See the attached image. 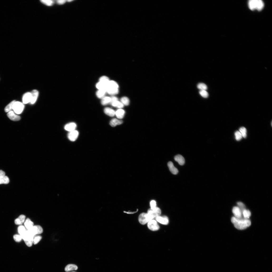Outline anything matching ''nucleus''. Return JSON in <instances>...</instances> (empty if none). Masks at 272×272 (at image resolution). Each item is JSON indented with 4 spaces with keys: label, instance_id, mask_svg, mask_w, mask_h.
<instances>
[{
    "label": "nucleus",
    "instance_id": "nucleus-1",
    "mask_svg": "<svg viewBox=\"0 0 272 272\" xmlns=\"http://www.w3.org/2000/svg\"><path fill=\"white\" fill-rule=\"evenodd\" d=\"M231 221L236 228L240 230L246 229L251 224L250 220L248 219H238L234 217L232 218Z\"/></svg>",
    "mask_w": 272,
    "mask_h": 272
},
{
    "label": "nucleus",
    "instance_id": "nucleus-2",
    "mask_svg": "<svg viewBox=\"0 0 272 272\" xmlns=\"http://www.w3.org/2000/svg\"><path fill=\"white\" fill-rule=\"evenodd\" d=\"M264 4L261 0H250L248 2V6L251 10H262L264 6Z\"/></svg>",
    "mask_w": 272,
    "mask_h": 272
},
{
    "label": "nucleus",
    "instance_id": "nucleus-3",
    "mask_svg": "<svg viewBox=\"0 0 272 272\" xmlns=\"http://www.w3.org/2000/svg\"><path fill=\"white\" fill-rule=\"evenodd\" d=\"M35 236L31 234L27 230L22 237L27 246L29 247H30L33 243V238Z\"/></svg>",
    "mask_w": 272,
    "mask_h": 272
},
{
    "label": "nucleus",
    "instance_id": "nucleus-4",
    "mask_svg": "<svg viewBox=\"0 0 272 272\" xmlns=\"http://www.w3.org/2000/svg\"><path fill=\"white\" fill-rule=\"evenodd\" d=\"M24 107V104L21 102L15 101L13 105L12 109L17 114H20L23 111Z\"/></svg>",
    "mask_w": 272,
    "mask_h": 272
},
{
    "label": "nucleus",
    "instance_id": "nucleus-5",
    "mask_svg": "<svg viewBox=\"0 0 272 272\" xmlns=\"http://www.w3.org/2000/svg\"><path fill=\"white\" fill-rule=\"evenodd\" d=\"M153 219L147 213H142L140 214L139 220L140 223L144 225L146 224Z\"/></svg>",
    "mask_w": 272,
    "mask_h": 272
},
{
    "label": "nucleus",
    "instance_id": "nucleus-6",
    "mask_svg": "<svg viewBox=\"0 0 272 272\" xmlns=\"http://www.w3.org/2000/svg\"><path fill=\"white\" fill-rule=\"evenodd\" d=\"M27 230L33 236L39 234L43 232V229L42 227L39 225L34 226Z\"/></svg>",
    "mask_w": 272,
    "mask_h": 272
},
{
    "label": "nucleus",
    "instance_id": "nucleus-7",
    "mask_svg": "<svg viewBox=\"0 0 272 272\" xmlns=\"http://www.w3.org/2000/svg\"><path fill=\"white\" fill-rule=\"evenodd\" d=\"M147 214L153 219L159 216L161 214V211L160 208L156 207L154 209H149Z\"/></svg>",
    "mask_w": 272,
    "mask_h": 272
},
{
    "label": "nucleus",
    "instance_id": "nucleus-8",
    "mask_svg": "<svg viewBox=\"0 0 272 272\" xmlns=\"http://www.w3.org/2000/svg\"><path fill=\"white\" fill-rule=\"evenodd\" d=\"M148 227L151 230L155 231L159 230L160 228L159 225L157 224L156 221L152 220L148 223Z\"/></svg>",
    "mask_w": 272,
    "mask_h": 272
},
{
    "label": "nucleus",
    "instance_id": "nucleus-9",
    "mask_svg": "<svg viewBox=\"0 0 272 272\" xmlns=\"http://www.w3.org/2000/svg\"><path fill=\"white\" fill-rule=\"evenodd\" d=\"M79 135L78 131L75 130L69 132L68 135V137L72 141H74L78 138Z\"/></svg>",
    "mask_w": 272,
    "mask_h": 272
},
{
    "label": "nucleus",
    "instance_id": "nucleus-10",
    "mask_svg": "<svg viewBox=\"0 0 272 272\" xmlns=\"http://www.w3.org/2000/svg\"><path fill=\"white\" fill-rule=\"evenodd\" d=\"M7 116L10 120L13 121H18L20 120L21 118L20 116L15 114L12 111L8 112Z\"/></svg>",
    "mask_w": 272,
    "mask_h": 272
},
{
    "label": "nucleus",
    "instance_id": "nucleus-11",
    "mask_svg": "<svg viewBox=\"0 0 272 272\" xmlns=\"http://www.w3.org/2000/svg\"><path fill=\"white\" fill-rule=\"evenodd\" d=\"M77 125L74 122H70L66 125L64 126V129L66 131L70 132L75 130Z\"/></svg>",
    "mask_w": 272,
    "mask_h": 272
},
{
    "label": "nucleus",
    "instance_id": "nucleus-12",
    "mask_svg": "<svg viewBox=\"0 0 272 272\" xmlns=\"http://www.w3.org/2000/svg\"><path fill=\"white\" fill-rule=\"evenodd\" d=\"M31 99V92H27L25 93L23 97V103L24 104H27L30 103Z\"/></svg>",
    "mask_w": 272,
    "mask_h": 272
},
{
    "label": "nucleus",
    "instance_id": "nucleus-13",
    "mask_svg": "<svg viewBox=\"0 0 272 272\" xmlns=\"http://www.w3.org/2000/svg\"><path fill=\"white\" fill-rule=\"evenodd\" d=\"M31 93V99L30 103L31 104H33L35 103L38 99L39 92L37 90H33Z\"/></svg>",
    "mask_w": 272,
    "mask_h": 272
},
{
    "label": "nucleus",
    "instance_id": "nucleus-14",
    "mask_svg": "<svg viewBox=\"0 0 272 272\" xmlns=\"http://www.w3.org/2000/svg\"><path fill=\"white\" fill-rule=\"evenodd\" d=\"M232 211L235 218L238 219L241 218L242 212L238 207H234Z\"/></svg>",
    "mask_w": 272,
    "mask_h": 272
},
{
    "label": "nucleus",
    "instance_id": "nucleus-15",
    "mask_svg": "<svg viewBox=\"0 0 272 272\" xmlns=\"http://www.w3.org/2000/svg\"><path fill=\"white\" fill-rule=\"evenodd\" d=\"M156 219L159 222L164 225H167L169 222V219L166 216H158L156 218Z\"/></svg>",
    "mask_w": 272,
    "mask_h": 272
},
{
    "label": "nucleus",
    "instance_id": "nucleus-16",
    "mask_svg": "<svg viewBox=\"0 0 272 272\" xmlns=\"http://www.w3.org/2000/svg\"><path fill=\"white\" fill-rule=\"evenodd\" d=\"M168 166L170 170L174 175H176L178 172V169L174 165L171 161H169L168 164Z\"/></svg>",
    "mask_w": 272,
    "mask_h": 272
},
{
    "label": "nucleus",
    "instance_id": "nucleus-17",
    "mask_svg": "<svg viewBox=\"0 0 272 272\" xmlns=\"http://www.w3.org/2000/svg\"><path fill=\"white\" fill-rule=\"evenodd\" d=\"M174 159L175 161L180 165H183L185 163V160L184 157L180 155H176Z\"/></svg>",
    "mask_w": 272,
    "mask_h": 272
},
{
    "label": "nucleus",
    "instance_id": "nucleus-18",
    "mask_svg": "<svg viewBox=\"0 0 272 272\" xmlns=\"http://www.w3.org/2000/svg\"><path fill=\"white\" fill-rule=\"evenodd\" d=\"M104 112L106 114L110 117H113L115 115L116 112L113 109L107 107L105 108Z\"/></svg>",
    "mask_w": 272,
    "mask_h": 272
},
{
    "label": "nucleus",
    "instance_id": "nucleus-19",
    "mask_svg": "<svg viewBox=\"0 0 272 272\" xmlns=\"http://www.w3.org/2000/svg\"><path fill=\"white\" fill-rule=\"evenodd\" d=\"M25 217L23 215H21L15 220V223L16 225H22L24 222Z\"/></svg>",
    "mask_w": 272,
    "mask_h": 272
},
{
    "label": "nucleus",
    "instance_id": "nucleus-20",
    "mask_svg": "<svg viewBox=\"0 0 272 272\" xmlns=\"http://www.w3.org/2000/svg\"><path fill=\"white\" fill-rule=\"evenodd\" d=\"M125 110L121 109L117 110L115 112V115L118 119H121L124 117L125 114Z\"/></svg>",
    "mask_w": 272,
    "mask_h": 272
},
{
    "label": "nucleus",
    "instance_id": "nucleus-21",
    "mask_svg": "<svg viewBox=\"0 0 272 272\" xmlns=\"http://www.w3.org/2000/svg\"><path fill=\"white\" fill-rule=\"evenodd\" d=\"M122 121L117 119L116 118H113L112 120L110 122V124L112 127L116 126L117 125H120L122 124Z\"/></svg>",
    "mask_w": 272,
    "mask_h": 272
},
{
    "label": "nucleus",
    "instance_id": "nucleus-22",
    "mask_svg": "<svg viewBox=\"0 0 272 272\" xmlns=\"http://www.w3.org/2000/svg\"><path fill=\"white\" fill-rule=\"evenodd\" d=\"M107 85L105 84L100 82L97 83L96 86L99 90H103L107 91Z\"/></svg>",
    "mask_w": 272,
    "mask_h": 272
},
{
    "label": "nucleus",
    "instance_id": "nucleus-23",
    "mask_svg": "<svg viewBox=\"0 0 272 272\" xmlns=\"http://www.w3.org/2000/svg\"><path fill=\"white\" fill-rule=\"evenodd\" d=\"M78 269V266L74 264H70L68 265L65 267V270L68 272L72 271L77 270Z\"/></svg>",
    "mask_w": 272,
    "mask_h": 272
},
{
    "label": "nucleus",
    "instance_id": "nucleus-24",
    "mask_svg": "<svg viewBox=\"0 0 272 272\" xmlns=\"http://www.w3.org/2000/svg\"><path fill=\"white\" fill-rule=\"evenodd\" d=\"M114 89H118L119 86L117 83L114 81H110L108 83L107 87Z\"/></svg>",
    "mask_w": 272,
    "mask_h": 272
},
{
    "label": "nucleus",
    "instance_id": "nucleus-25",
    "mask_svg": "<svg viewBox=\"0 0 272 272\" xmlns=\"http://www.w3.org/2000/svg\"><path fill=\"white\" fill-rule=\"evenodd\" d=\"M24 225L25 228H26L27 230L30 229L34 226L33 222L28 218L25 220Z\"/></svg>",
    "mask_w": 272,
    "mask_h": 272
},
{
    "label": "nucleus",
    "instance_id": "nucleus-26",
    "mask_svg": "<svg viewBox=\"0 0 272 272\" xmlns=\"http://www.w3.org/2000/svg\"><path fill=\"white\" fill-rule=\"evenodd\" d=\"M111 103L113 107H117L120 109L123 108L124 106L121 102L118 101L112 102Z\"/></svg>",
    "mask_w": 272,
    "mask_h": 272
},
{
    "label": "nucleus",
    "instance_id": "nucleus-27",
    "mask_svg": "<svg viewBox=\"0 0 272 272\" xmlns=\"http://www.w3.org/2000/svg\"><path fill=\"white\" fill-rule=\"evenodd\" d=\"M111 97H105L102 99L101 103L103 105H107L109 103H111Z\"/></svg>",
    "mask_w": 272,
    "mask_h": 272
},
{
    "label": "nucleus",
    "instance_id": "nucleus-28",
    "mask_svg": "<svg viewBox=\"0 0 272 272\" xmlns=\"http://www.w3.org/2000/svg\"><path fill=\"white\" fill-rule=\"evenodd\" d=\"M18 230L19 235L21 237L27 231L25 227L22 225H21L18 227Z\"/></svg>",
    "mask_w": 272,
    "mask_h": 272
},
{
    "label": "nucleus",
    "instance_id": "nucleus-29",
    "mask_svg": "<svg viewBox=\"0 0 272 272\" xmlns=\"http://www.w3.org/2000/svg\"><path fill=\"white\" fill-rule=\"evenodd\" d=\"M106 91L103 90H99L96 92L97 97L100 99H102L105 97Z\"/></svg>",
    "mask_w": 272,
    "mask_h": 272
},
{
    "label": "nucleus",
    "instance_id": "nucleus-30",
    "mask_svg": "<svg viewBox=\"0 0 272 272\" xmlns=\"http://www.w3.org/2000/svg\"><path fill=\"white\" fill-rule=\"evenodd\" d=\"M15 102V100L12 101L6 106L5 108V111L6 112H9L11 111L13 105Z\"/></svg>",
    "mask_w": 272,
    "mask_h": 272
},
{
    "label": "nucleus",
    "instance_id": "nucleus-31",
    "mask_svg": "<svg viewBox=\"0 0 272 272\" xmlns=\"http://www.w3.org/2000/svg\"><path fill=\"white\" fill-rule=\"evenodd\" d=\"M110 81L109 78L105 76H102L99 79L100 82L107 85Z\"/></svg>",
    "mask_w": 272,
    "mask_h": 272
},
{
    "label": "nucleus",
    "instance_id": "nucleus-32",
    "mask_svg": "<svg viewBox=\"0 0 272 272\" xmlns=\"http://www.w3.org/2000/svg\"><path fill=\"white\" fill-rule=\"evenodd\" d=\"M9 182V178L6 176L0 178V185L3 184H8Z\"/></svg>",
    "mask_w": 272,
    "mask_h": 272
},
{
    "label": "nucleus",
    "instance_id": "nucleus-33",
    "mask_svg": "<svg viewBox=\"0 0 272 272\" xmlns=\"http://www.w3.org/2000/svg\"><path fill=\"white\" fill-rule=\"evenodd\" d=\"M121 102L123 105L126 106L129 105L130 103L129 99L126 97H122Z\"/></svg>",
    "mask_w": 272,
    "mask_h": 272
},
{
    "label": "nucleus",
    "instance_id": "nucleus-34",
    "mask_svg": "<svg viewBox=\"0 0 272 272\" xmlns=\"http://www.w3.org/2000/svg\"><path fill=\"white\" fill-rule=\"evenodd\" d=\"M197 88L200 91L206 90L207 89V87L206 85L203 83H200L197 85Z\"/></svg>",
    "mask_w": 272,
    "mask_h": 272
},
{
    "label": "nucleus",
    "instance_id": "nucleus-35",
    "mask_svg": "<svg viewBox=\"0 0 272 272\" xmlns=\"http://www.w3.org/2000/svg\"><path fill=\"white\" fill-rule=\"evenodd\" d=\"M242 136L243 137L245 138L247 136V130L244 127H240L239 129V131Z\"/></svg>",
    "mask_w": 272,
    "mask_h": 272
},
{
    "label": "nucleus",
    "instance_id": "nucleus-36",
    "mask_svg": "<svg viewBox=\"0 0 272 272\" xmlns=\"http://www.w3.org/2000/svg\"><path fill=\"white\" fill-rule=\"evenodd\" d=\"M40 1L44 5L49 6H52L54 3L53 1L50 0H42Z\"/></svg>",
    "mask_w": 272,
    "mask_h": 272
},
{
    "label": "nucleus",
    "instance_id": "nucleus-37",
    "mask_svg": "<svg viewBox=\"0 0 272 272\" xmlns=\"http://www.w3.org/2000/svg\"><path fill=\"white\" fill-rule=\"evenodd\" d=\"M244 219H248L251 215L250 211L248 210H244L242 212Z\"/></svg>",
    "mask_w": 272,
    "mask_h": 272
},
{
    "label": "nucleus",
    "instance_id": "nucleus-38",
    "mask_svg": "<svg viewBox=\"0 0 272 272\" xmlns=\"http://www.w3.org/2000/svg\"><path fill=\"white\" fill-rule=\"evenodd\" d=\"M235 135L236 140L237 141H239L243 138L241 134L239 131H237L235 133Z\"/></svg>",
    "mask_w": 272,
    "mask_h": 272
},
{
    "label": "nucleus",
    "instance_id": "nucleus-39",
    "mask_svg": "<svg viewBox=\"0 0 272 272\" xmlns=\"http://www.w3.org/2000/svg\"><path fill=\"white\" fill-rule=\"evenodd\" d=\"M42 237L39 235H36L33 238V243L34 244H37L42 239Z\"/></svg>",
    "mask_w": 272,
    "mask_h": 272
},
{
    "label": "nucleus",
    "instance_id": "nucleus-40",
    "mask_svg": "<svg viewBox=\"0 0 272 272\" xmlns=\"http://www.w3.org/2000/svg\"><path fill=\"white\" fill-rule=\"evenodd\" d=\"M200 94L204 98H207L209 96V94L206 90H201L199 92Z\"/></svg>",
    "mask_w": 272,
    "mask_h": 272
},
{
    "label": "nucleus",
    "instance_id": "nucleus-41",
    "mask_svg": "<svg viewBox=\"0 0 272 272\" xmlns=\"http://www.w3.org/2000/svg\"><path fill=\"white\" fill-rule=\"evenodd\" d=\"M237 204L238 206H239L238 207L240 208V209L241 210L242 213L243 211L245 209V205L243 203L241 202H238Z\"/></svg>",
    "mask_w": 272,
    "mask_h": 272
},
{
    "label": "nucleus",
    "instance_id": "nucleus-42",
    "mask_svg": "<svg viewBox=\"0 0 272 272\" xmlns=\"http://www.w3.org/2000/svg\"><path fill=\"white\" fill-rule=\"evenodd\" d=\"M14 238L16 242H19L22 240V238L19 235H15L14 236Z\"/></svg>",
    "mask_w": 272,
    "mask_h": 272
},
{
    "label": "nucleus",
    "instance_id": "nucleus-43",
    "mask_svg": "<svg viewBox=\"0 0 272 272\" xmlns=\"http://www.w3.org/2000/svg\"><path fill=\"white\" fill-rule=\"evenodd\" d=\"M150 205L151 207V209H153L156 207V203L155 201L152 200L150 203Z\"/></svg>",
    "mask_w": 272,
    "mask_h": 272
},
{
    "label": "nucleus",
    "instance_id": "nucleus-44",
    "mask_svg": "<svg viewBox=\"0 0 272 272\" xmlns=\"http://www.w3.org/2000/svg\"><path fill=\"white\" fill-rule=\"evenodd\" d=\"M66 1L65 0H58L57 1V2L58 5H62L64 4Z\"/></svg>",
    "mask_w": 272,
    "mask_h": 272
},
{
    "label": "nucleus",
    "instance_id": "nucleus-45",
    "mask_svg": "<svg viewBox=\"0 0 272 272\" xmlns=\"http://www.w3.org/2000/svg\"><path fill=\"white\" fill-rule=\"evenodd\" d=\"M5 172L2 170H0V178L5 176Z\"/></svg>",
    "mask_w": 272,
    "mask_h": 272
},
{
    "label": "nucleus",
    "instance_id": "nucleus-46",
    "mask_svg": "<svg viewBox=\"0 0 272 272\" xmlns=\"http://www.w3.org/2000/svg\"><path fill=\"white\" fill-rule=\"evenodd\" d=\"M117 101H118V99L117 97H111V103L112 102Z\"/></svg>",
    "mask_w": 272,
    "mask_h": 272
},
{
    "label": "nucleus",
    "instance_id": "nucleus-47",
    "mask_svg": "<svg viewBox=\"0 0 272 272\" xmlns=\"http://www.w3.org/2000/svg\"><path fill=\"white\" fill-rule=\"evenodd\" d=\"M138 211V210L136 212H126V211H124V212H125V213H126L127 214H134V213H136V212H137Z\"/></svg>",
    "mask_w": 272,
    "mask_h": 272
},
{
    "label": "nucleus",
    "instance_id": "nucleus-48",
    "mask_svg": "<svg viewBox=\"0 0 272 272\" xmlns=\"http://www.w3.org/2000/svg\"><path fill=\"white\" fill-rule=\"evenodd\" d=\"M73 1V0H69L67 1H68V2H71L72 1Z\"/></svg>",
    "mask_w": 272,
    "mask_h": 272
},
{
    "label": "nucleus",
    "instance_id": "nucleus-49",
    "mask_svg": "<svg viewBox=\"0 0 272 272\" xmlns=\"http://www.w3.org/2000/svg\"></svg>",
    "mask_w": 272,
    "mask_h": 272
}]
</instances>
